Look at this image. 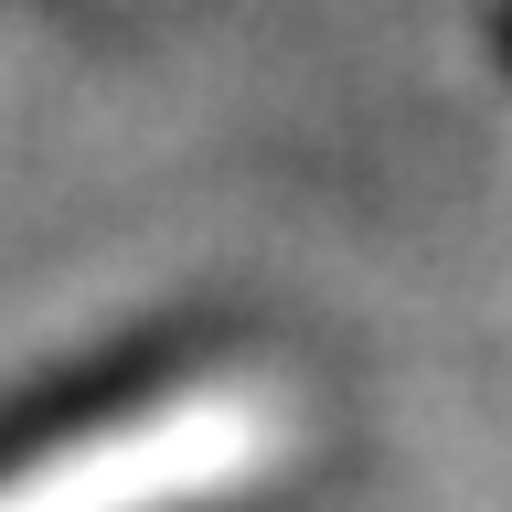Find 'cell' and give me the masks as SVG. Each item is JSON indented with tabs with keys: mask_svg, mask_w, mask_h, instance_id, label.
Masks as SVG:
<instances>
[{
	"mask_svg": "<svg viewBox=\"0 0 512 512\" xmlns=\"http://www.w3.org/2000/svg\"><path fill=\"white\" fill-rule=\"evenodd\" d=\"M278 448V416L256 395H182V406L118 416L86 448H54L0 480V512H192L246 491Z\"/></svg>",
	"mask_w": 512,
	"mask_h": 512,
	"instance_id": "obj_1",
	"label": "cell"
}]
</instances>
